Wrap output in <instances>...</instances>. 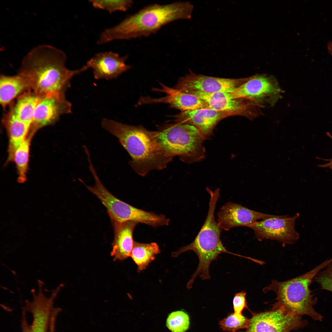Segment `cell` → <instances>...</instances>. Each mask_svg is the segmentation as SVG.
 Wrapping results in <instances>:
<instances>
[{"label": "cell", "instance_id": "28", "mask_svg": "<svg viewBox=\"0 0 332 332\" xmlns=\"http://www.w3.org/2000/svg\"><path fill=\"white\" fill-rule=\"evenodd\" d=\"M246 295L243 291L235 294L232 302L234 313L241 314L244 309L248 308Z\"/></svg>", "mask_w": 332, "mask_h": 332}, {"label": "cell", "instance_id": "6", "mask_svg": "<svg viewBox=\"0 0 332 332\" xmlns=\"http://www.w3.org/2000/svg\"><path fill=\"white\" fill-rule=\"evenodd\" d=\"M206 190L210 196L209 207L202 227L191 243L174 252L175 255L177 257L186 251H193L199 259L198 267L204 269L209 268L211 262L221 253L232 254L226 249L220 239L222 229L215 218V208L220 196V189L217 188L213 191L207 188Z\"/></svg>", "mask_w": 332, "mask_h": 332}, {"label": "cell", "instance_id": "25", "mask_svg": "<svg viewBox=\"0 0 332 332\" xmlns=\"http://www.w3.org/2000/svg\"><path fill=\"white\" fill-rule=\"evenodd\" d=\"M89 2L96 9L106 11L110 13L117 11H126L132 6L131 0H90Z\"/></svg>", "mask_w": 332, "mask_h": 332}, {"label": "cell", "instance_id": "22", "mask_svg": "<svg viewBox=\"0 0 332 332\" xmlns=\"http://www.w3.org/2000/svg\"><path fill=\"white\" fill-rule=\"evenodd\" d=\"M160 252L156 243H144L134 241L130 256L137 266L138 271L140 272L145 269Z\"/></svg>", "mask_w": 332, "mask_h": 332}, {"label": "cell", "instance_id": "4", "mask_svg": "<svg viewBox=\"0 0 332 332\" xmlns=\"http://www.w3.org/2000/svg\"><path fill=\"white\" fill-rule=\"evenodd\" d=\"M332 261V258L327 259L307 272L287 281L272 280L263 291H274L277 296L275 304L283 306L288 311L301 316L307 315L315 321H321L323 317L314 309L317 300L309 287L316 275Z\"/></svg>", "mask_w": 332, "mask_h": 332}, {"label": "cell", "instance_id": "19", "mask_svg": "<svg viewBox=\"0 0 332 332\" xmlns=\"http://www.w3.org/2000/svg\"><path fill=\"white\" fill-rule=\"evenodd\" d=\"M114 238L111 256L114 260H122L131 256L134 241L133 233L138 223L128 221L113 222Z\"/></svg>", "mask_w": 332, "mask_h": 332}, {"label": "cell", "instance_id": "1", "mask_svg": "<svg viewBox=\"0 0 332 332\" xmlns=\"http://www.w3.org/2000/svg\"><path fill=\"white\" fill-rule=\"evenodd\" d=\"M67 56L61 50L42 44L31 50L23 59L18 73L32 91L41 96L64 92L75 76L88 69L85 65L74 70L65 65Z\"/></svg>", "mask_w": 332, "mask_h": 332}, {"label": "cell", "instance_id": "11", "mask_svg": "<svg viewBox=\"0 0 332 332\" xmlns=\"http://www.w3.org/2000/svg\"><path fill=\"white\" fill-rule=\"evenodd\" d=\"M188 93L193 94L205 102L208 108L225 112L230 116H245L251 119L260 115L261 108L247 100L234 98L231 93H207L197 91Z\"/></svg>", "mask_w": 332, "mask_h": 332}, {"label": "cell", "instance_id": "9", "mask_svg": "<svg viewBox=\"0 0 332 332\" xmlns=\"http://www.w3.org/2000/svg\"><path fill=\"white\" fill-rule=\"evenodd\" d=\"M282 91L273 76L257 74L248 77L231 93L235 98L247 100L261 108L274 105Z\"/></svg>", "mask_w": 332, "mask_h": 332}, {"label": "cell", "instance_id": "12", "mask_svg": "<svg viewBox=\"0 0 332 332\" xmlns=\"http://www.w3.org/2000/svg\"><path fill=\"white\" fill-rule=\"evenodd\" d=\"M247 78L233 79L196 74L191 71L178 80L174 88L186 93L197 91L207 93H231Z\"/></svg>", "mask_w": 332, "mask_h": 332}, {"label": "cell", "instance_id": "2", "mask_svg": "<svg viewBox=\"0 0 332 332\" xmlns=\"http://www.w3.org/2000/svg\"><path fill=\"white\" fill-rule=\"evenodd\" d=\"M193 9L192 4L188 2L147 6L128 16L117 24L104 30L96 43L102 45L117 40L148 36L170 22L190 19Z\"/></svg>", "mask_w": 332, "mask_h": 332}, {"label": "cell", "instance_id": "26", "mask_svg": "<svg viewBox=\"0 0 332 332\" xmlns=\"http://www.w3.org/2000/svg\"><path fill=\"white\" fill-rule=\"evenodd\" d=\"M249 319L242 315L231 313L219 322V325L224 331L235 332L239 330L246 328L248 326Z\"/></svg>", "mask_w": 332, "mask_h": 332}, {"label": "cell", "instance_id": "18", "mask_svg": "<svg viewBox=\"0 0 332 332\" xmlns=\"http://www.w3.org/2000/svg\"><path fill=\"white\" fill-rule=\"evenodd\" d=\"M111 220L113 222L131 221L153 227L167 225L169 222L163 215L136 208L119 199L113 205Z\"/></svg>", "mask_w": 332, "mask_h": 332}, {"label": "cell", "instance_id": "27", "mask_svg": "<svg viewBox=\"0 0 332 332\" xmlns=\"http://www.w3.org/2000/svg\"><path fill=\"white\" fill-rule=\"evenodd\" d=\"M314 277L322 289L332 292V261Z\"/></svg>", "mask_w": 332, "mask_h": 332}, {"label": "cell", "instance_id": "8", "mask_svg": "<svg viewBox=\"0 0 332 332\" xmlns=\"http://www.w3.org/2000/svg\"><path fill=\"white\" fill-rule=\"evenodd\" d=\"M44 284L42 282H38L37 293L32 291V301H25L22 309L30 314L32 319L29 322L25 313L22 311V332H48L52 313L54 308V301L61 289L57 287L48 297L43 292Z\"/></svg>", "mask_w": 332, "mask_h": 332}, {"label": "cell", "instance_id": "24", "mask_svg": "<svg viewBox=\"0 0 332 332\" xmlns=\"http://www.w3.org/2000/svg\"><path fill=\"white\" fill-rule=\"evenodd\" d=\"M166 325L172 332H185L189 327V317L182 310L173 312L168 316Z\"/></svg>", "mask_w": 332, "mask_h": 332}, {"label": "cell", "instance_id": "5", "mask_svg": "<svg viewBox=\"0 0 332 332\" xmlns=\"http://www.w3.org/2000/svg\"><path fill=\"white\" fill-rule=\"evenodd\" d=\"M156 132L163 147L172 157L178 156L188 163L204 158L203 143L206 139L195 126L176 123L166 124L160 126Z\"/></svg>", "mask_w": 332, "mask_h": 332}, {"label": "cell", "instance_id": "23", "mask_svg": "<svg viewBox=\"0 0 332 332\" xmlns=\"http://www.w3.org/2000/svg\"><path fill=\"white\" fill-rule=\"evenodd\" d=\"M31 134L22 143L14 152L13 160L16 165L18 174V181L22 183L26 179L29 157L30 147L32 136Z\"/></svg>", "mask_w": 332, "mask_h": 332}, {"label": "cell", "instance_id": "30", "mask_svg": "<svg viewBox=\"0 0 332 332\" xmlns=\"http://www.w3.org/2000/svg\"><path fill=\"white\" fill-rule=\"evenodd\" d=\"M327 47L328 52L332 56V42L329 41L327 43Z\"/></svg>", "mask_w": 332, "mask_h": 332}, {"label": "cell", "instance_id": "14", "mask_svg": "<svg viewBox=\"0 0 332 332\" xmlns=\"http://www.w3.org/2000/svg\"><path fill=\"white\" fill-rule=\"evenodd\" d=\"M217 223L222 229L228 231L236 227H248L258 219L276 217L250 209L239 204L228 202L223 205L217 213Z\"/></svg>", "mask_w": 332, "mask_h": 332}, {"label": "cell", "instance_id": "16", "mask_svg": "<svg viewBox=\"0 0 332 332\" xmlns=\"http://www.w3.org/2000/svg\"><path fill=\"white\" fill-rule=\"evenodd\" d=\"M160 85V88H154L153 91L164 93L165 94L164 96L158 98L143 97L140 98L138 104H167L172 108L181 112L208 108L205 102L195 95L180 91L162 83Z\"/></svg>", "mask_w": 332, "mask_h": 332}, {"label": "cell", "instance_id": "7", "mask_svg": "<svg viewBox=\"0 0 332 332\" xmlns=\"http://www.w3.org/2000/svg\"><path fill=\"white\" fill-rule=\"evenodd\" d=\"M301 316L275 304L272 309L253 313L246 329L241 332H291L307 325Z\"/></svg>", "mask_w": 332, "mask_h": 332}, {"label": "cell", "instance_id": "13", "mask_svg": "<svg viewBox=\"0 0 332 332\" xmlns=\"http://www.w3.org/2000/svg\"><path fill=\"white\" fill-rule=\"evenodd\" d=\"M72 105L66 98L65 92L41 96L35 108L30 130L35 132L52 124L64 114L71 113Z\"/></svg>", "mask_w": 332, "mask_h": 332}, {"label": "cell", "instance_id": "10", "mask_svg": "<svg viewBox=\"0 0 332 332\" xmlns=\"http://www.w3.org/2000/svg\"><path fill=\"white\" fill-rule=\"evenodd\" d=\"M299 215L298 213L292 216L277 215L257 221L248 227L253 230L255 237L259 241L275 240L284 246L294 243L299 238L295 224Z\"/></svg>", "mask_w": 332, "mask_h": 332}, {"label": "cell", "instance_id": "15", "mask_svg": "<svg viewBox=\"0 0 332 332\" xmlns=\"http://www.w3.org/2000/svg\"><path fill=\"white\" fill-rule=\"evenodd\" d=\"M128 55L120 56L112 51L101 52L94 55L85 65L92 70L96 80L116 79L130 69L131 66L126 61Z\"/></svg>", "mask_w": 332, "mask_h": 332}, {"label": "cell", "instance_id": "29", "mask_svg": "<svg viewBox=\"0 0 332 332\" xmlns=\"http://www.w3.org/2000/svg\"><path fill=\"white\" fill-rule=\"evenodd\" d=\"M327 136L332 140V136L329 132H327ZM324 160L327 161V163L319 165V167L323 168H329L332 170V158L330 159H323Z\"/></svg>", "mask_w": 332, "mask_h": 332}, {"label": "cell", "instance_id": "17", "mask_svg": "<svg viewBox=\"0 0 332 332\" xmlns=\"http://www.w3.org/2000/svg\"><path fill=\"white\" fill-rule=\"evenodd\" d=\"M230 115L209 108L182 111L174 116L175 123L195 126L205 139L208 138L217 124Z\"/></svg>", "mask_w": 332, "mask_h": 332}, {"label": "cell", "instance_id": "21", "mask_svg": "<svg viewBox=\"0 0 332 332\" xmlns=\"http://www.w3.org/2000/svg\"><path fill=\"white\" fill-rule=\"evenodd\" d=\"M3 123L9 136L8 159L13 160L15 152L27 137L31 125L20 121L7 112L4 117Z\"/></svg>", "mask_w": 332, "mask_h": 332}, {"label": "cell", "instance_id": "3", "mask_svg": "<svg viewBox=\"0 0 332 332\" xmlns=\"http://www.w3.org/2000/svg\"><path fill=\"white\" fill-rule=\"evenodd\" d=\"M101 125L117 139L131 158L130 165L140 175L145 176L154 170L162 169L172 160L173 157L160 143L156 131L106 118L103 119Z\"/></svg>", "mask_w": 332, "mask_h": 332}, {"label": "cell", "instance_id": "20", "mask_svg": "<svg viewBox=\"0 0 332 332\" xmlns=\"http://www.w3.org/2000/svg\"><path fill=\"white\" fill-rule=\"evenodd\" d=\"M30 90L26 80L18 73L14 76H0V102L4 108L20 96Z\"/></svg>", "mask_w": 332, "mask_h": 332}]
</instances>
